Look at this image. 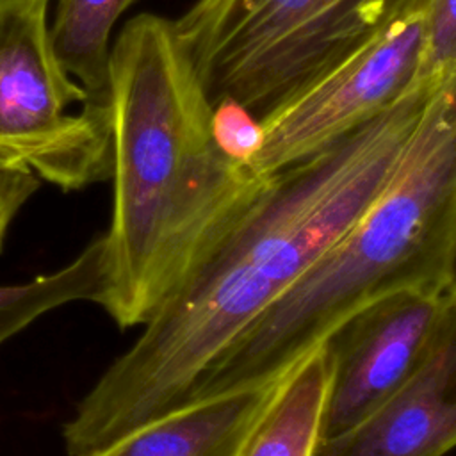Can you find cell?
<instances>
[{"mask_svg": "<svg viewBox=\"0 0 456 456\" xmlns=\"http://www.w3.org/2000/svg\"><path fill=\"white\" fill-rule=\"evenodd\" d=\"M435 89L411 84L379 116L271 176L185 269L139 338L64 424L86 456L182 406L205 369L330 249L392 173Z\"/></svg>", "mask_w": 456, "mask_h": 456, "instance_id": "6da1fadb", "label": "cell"}, {"mask_svg": "<svg viewBox=\"0 0 456 456\" xmlns=\"http://www.w3.org/2000/svg\"><path fill=\"white\" fill-rule=\"evenodd\" d=\"M456 447V294L447 290L431 344L411 376L314 456H444Z\"/></svg>", "mask_w": 456, "mask_h": 456, "instance_id": "ba28073f", "label": "cell"}, {"mask_svg": "<svg viewBox=\"0 0 456 456\" xmlns=\"http://www.w3.org/2000/svg\"><path fill=\"white\" fill-rule=\"evenodd\" d=\"M447 290L456 294V251H454V260H452V267H451V278H449Z\"/></svg>", "mask_w": 456, "mask_h": 456, "instance_id": "2e32d148", "label": "cell"}, {"mask_svg": "<svg viewBox=\"0 0 456 456\" xmlns=\"http://www.w3.org/2000/svg\"><path fill=\"white\" fill-rule=\"evenodd\" d=\"M445 292H390L330 331L322 340L331 358V378L321 440L358 426L411 376L431 344Z\"/></svg>", "mask_w": 456, "mask_h": 456, "instance_id": "52a82bcc", "label": "cell"}, {"mask_svg": "<svg viewBox=\"0 0 456 456\" xmlns=\"http://www.w3.org/2000/svg\"><path fill=\"white\" fill-rule=\"evenodd\" d=\"M330 378L331 358L321 342L278 379L239 456H314Z\"/></svg>", "mask_w": 456, "mask_h": 456, "instance_id": "30bf717a", "label": "cell"}, {"mask_svg": "<svg viewBox=\"0 0 456 456\" xmlns=\"http://www.w3.org/2000/svg\"><path fill=\"white\" fill-rule=\"evenodd\" d=\"M137 0H59L50 45L64 71L86 91L87 103L107 107L110 30Z\"/></svg>", "mask_w": 456, "mask_h": 456, "instance_id": "8fae6325", "label": "cell"}, {"mask_svg": "<svg viewBox=\"0 0 456 456\" xmlns=\"http://www.w3.org/2000/svg\"><path fill=\"white\" fill-rule=\"evenodd\" d=\"M415 84L436 89L456 78V0H426Z\"/></svg>", "mask_w": 456, "mask_h": 456, "instance_id": "4fadbf2b", "label": "cell"}, {"mask_svg": "<svg viewBox=\"0 0 456 456\" xmlns=\"http://www.w3.org/2000/svg\"><path fill=\"white\" fill-rule=\"evenodd\" d=\"M20 2H23V0H0V11H2V9H7V7H11V5H16V4H20Z\"/></svg>", "mask_w": 456, "mask_h": 456, "instance_id": "e0dca14e", "label": "cell"}, {"mask_svg": "<svg viewBox=\"0 0 456 456\" xmlns=\"http://www.w3.org/2000/svg\"><path fill=\"white\" fill-rule=\"evenodd\" d=\"M276 383L189 401L86 456H239Z\"/></svg>", "mask_w": 456, "mask_h": 456, "instance_id": "9c48e42d", "label": "cell"}, {"mask_svg": "<svg viewBox=\"0 0 456 456\" xmlns=\"http://www.w3.org/2000/svg\"><path fill=\"white\" fill-rule=\"evenodd\" d=\"M422 7L306 82L265 118L253 173L271 176L353 134L411 86L422 45Z\"/></svg>", "mask_w": 456, "mask_h": 456, "instance_id": "8992f818", "label": "cell"}, {"mask_svg": "<svg viewBox=\"0 0 456 456\" xmlns=\"http://www.w3.org/2000/svg\"><path fill=\"white\" fill-rule=\"evenodd\" d=\"M39 185L41 178L25 162L0 151V251L11 221Z\"/></svg>", "mask_w": 456, "mask_h": 456, "instance_id": "9a60e30c", "label": "cell"}, {"mask_svg": "<svg viewBox=\"0 0 456 456\" xmlns=\"http://www.w3.org/2000/svg\"><path fill=\"white\" fill-rule=\"evenodd\" d=\"M426 0H194L175 30L210 100L260 119Z\"/></svg>", "mask_w": 456, "mask_h": 456, "instance_id": "277c9868", "label": "cell"}, {"mask_svg": "<svg viewBox=\"0 0 456 456\" xmlns=\"http://www.w3.org/2000/svg\"><path fill=\"white\" fill-rule=\"evenodd\" d=\"M107 287V240L96 237L62 269L25 283L0 285V344L37 317L73 301L102 303Z\"/></svg>", "mask_w": 456, "mask_h": 456, "instance_id": "7c38bea8", "label": "cell"}, {"mask_svg": "<svg viewBox=\"0 0 456 456\" xmlns=\"http://www.w3.org/2000/svg\"><path fill=\"white\" fill-rule=\"evenodd\" d=\"M210 130L216 146L226 159L253 167L264 146V125L249 107L233 98L217 100L212 103Z\"/></svg>", "mask_w": 456, "mask_h": 456, "instance_id": "5bb4252c", "label": "cell"}, {"mask_svg": "<svg viewBox=\"0 0 456 456\" xmlns=\"http://www.w3.org/2000/svg\"><path fill=\"white\" fill-rule=\"evenodd\" d=\"M46 9L23 0L0 11V151L75 191L110 178V121L59 64Z\"/></svg>", "mask_w": 456, "mask_h": 456, "instance_id": "5b68a950", "label": "cell"}, {"mask_svg": "<svg viewBox=\"0 0 456 456\" xmlns=\"http://www.w3.org/2000/svg\"><path fill=\"white\" fill-rule=\"evenodd\" d=\"M107 110L114 201L100 306L119 328H134L267 176L216 146L212 103L173 20L144 12L123 27L110 50Z\"/></svg>", "mask_w": 456, "mask_h": 456, "instance_id": "7a4b0ae2", "label": "cell"}, {"mask_svg": "<svg viewBox=\"0 0 456 456\" xmlns=\"http://www.w3.org/2000/svg\"><path fill=\"white\" fill-rule=\"evenodd\" d=\"M454 251L456 78L428 98L392 173L356 221L205 369L185 403L278 381L381 296L447 290Z\"/></svg>", "mask_w": 456, "mask_h": 456, "instance_id": "3957f363", "label": "cell"}]
</instances>
